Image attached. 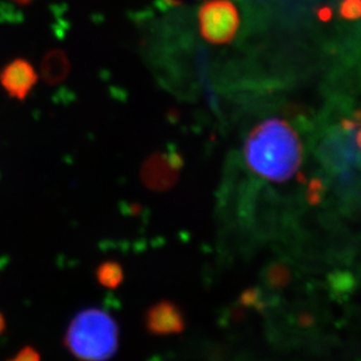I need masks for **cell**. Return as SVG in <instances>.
I'll return each instance as SVG.
<instances>
[{
  "label": "cell",
  "mask_w": 361,
  "mask_h": 361,
  "mask_svg": "<svg viewBox=\"0 0 361 361\" xmlns=\"http://www.w3.org/2000/svg\"><path fill=\"white\" fill-rule=\"evenodd\" d=\"M245 161L252 172L273 183H284L300 170L303 147L296 131L271 118L255 126L245 143Z\"/></svg>",
  "instance_id": "cell-1"
},
{
  "label": "cell",
  "mask_w": 361,
  "mask_h": 361,
  "mask_svg": "<svg viewBox=\"0 0 361 361\" xmlns=\"http://www.w3.org/2000/svg\"><path fill=\"white\" fill-rule=\"evenodd\" d=\"M118 326L108 312L96 307L76 314L66 331L63 344L82 360H108L118 348Z\"/></svg>",
  "instance_id": "cell-2"
},
{
  "label": "cell",
  "mask_w": 361,
  "mask_h": 361,
  "mask_svg": "<svg viewBox=\"0 0 361 361\" xmlns=\"http://www.w3.org/2000/svg\"><path fill=\"white\" fill-rule=\"evenodd\" d=\"M177 166L167 157L156 156L150 158L142 170V178L145 185L154 190H165L176 180Z\"/></svg>",
  "instance_id": "cell-7"
},
{
  "label": "cell",
  "mask_w": 361,
  "mask_h": 361,
  "mask_svg": "<svg viewBox=\"0 0 361 361\" xmlns=\"http://www.w3.org/2000/svg\"><path fill=\"white\" fill-rule=\"evenodd\" d=\"M240 16L231 0H207L199 10V27L209 44H228L235 38Z\"/></svg>",
  "instance_id": "cell-4"
},
{
  "label": "cell",
  "mask_w": 361,
  "mask_h": 361,
  "mask_svg": "<svg viewBox=\"0 0 361 361\" xmlns=\"http://www.w3.org/2000/svg\"><path fill=\"white\" fill-rule=\"evenodd\" d=\"M14 361L20 360H40V355L35 348H31V346H25L24 348H21L20 351L18 352V355L12 358Z\"/></svg>",
  "instance_id": "cell-11"
},
{
  "label": "cell",
  "mask_w": 361,
  "mask_h": 361,
  "mask_svg": "<svg viewBox=\"0 0 361 361\" xmlns=\"http://www.w3.org/2000/svg\"><path fill=\"white\" fill-rule=\"evenodd\" d=\"M96 280L108 289H116L124 280V273L120 263L106 261L96 269Z\"/></svg>",
  "instance_id": "cell-8"
},
{
  "label": "cell",
  "mask_w": 361,
  "mask_h": 361,
  "mask_svg": "<svg viewBox=\"0 0 361 361\" xmlns=\"http://www.w3.org/2000/svg\"><path fill=\"white\" fill-rule=\"evenodd\" d=\"M360 14V0H345L341 5V16L346 19H357Z\"/></svg>",
  "instance_id": "cell-10"
},
{
  "label": "cell",
  "mask_w": 361,
  "mask_h": 361,
  "mask_svg": "<svg viewBox=\"0 0 361 361\" xmlns=\"http://www.w3.org/2000/svg\"><path fill=\"white\" fill-rule=\"evenodd\" d=\"M319 156L327 170L341 177L350 176L359 164V126L345 121L343 130L326 137L319 147Z\"/></svg>",
  "instance_id": "cell-3"
},
{
  "label": "cell",
  "mask_w": 361,
  "mask_h": 361,
  "mask_svg": "<svg viewBox=\"0 0 361 361\" xmlns=\"http://www.w3.org/2000/svg\"><path fill=\"white\" fill-rule=\"evenodd\" d=\"M14 3L19 4V5H28V4L37 1V0H13Z\"/></svg>",
  "instance_id": "cell-13"
},
{
  "label": "cell",
  "mask_w": 361,
  "mask_h": 361,
  "mask_svg": "<svg viewBox=\"0 0 361 361\" xmlns=\"http://www.w3.org/2000/svg\"><path fill=\"white\" fill-rule=\"evenodd\" d=\"M289 273L286 267L283 266H274L270 267L267 274V280L270 286L274 288H281V286H286V282L289 280Z\"/></svg>",
  "instance_id": "cell-9"
},
{
  "label": "cell",
  "mask_w": 361,
  "mask_h": 361,
  "mask_svg": "<svg viewBox=\"0 0 361 361\" xmlns=\"http://www.w3.org/2000/svg\"><path fill=\"white\" fill-rule=\"evenodd\" d=\"M6 327V323H5V318H4L3 314L0 312V334H3L4 330Z\"/></svg>",
  "instance_id": "cell-12"
},
{
  "label": "cell",
  "mask_w": 361,
  "mask_h": 361,
  "mask_svg": "<svg viewBox=\"0 0 361 361\" xmlns=\"http://www.w3.org/2000/svg\"><path fill=\"white\" fill-rule=\"evenodd\" d=\"M35 66L25 59H14L0 71V85L12 99L25 101L38 83Z\"/></svg>",
  "instance_id": "cell-5"
},
{
  "label": "cell",
  "mask_w": 361,
  "mask_h": 361,
  "mask_svg": "<svg viewBox=\"0 0 361 361\" xmlns=\"http://www.w3.org/2000/svg\"><path fill=\"white\" fill-rule=\"evenodd\" d=\"M145 327L156 336L180 334L185 329L184 314L177 304L161 300L147 311Z\"/></svg>",
  "instance_id": "cell-6"
}]
</instances>
